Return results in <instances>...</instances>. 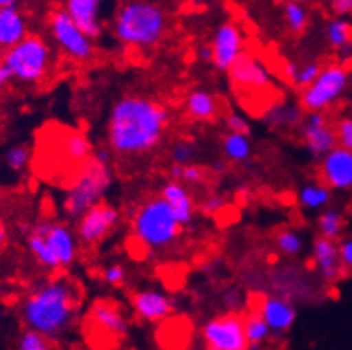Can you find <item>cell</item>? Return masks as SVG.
I'll use <instances>...</instances> for the list:
<instances>
[{
    "instance_id": "6da1fadb",
    "label": "cell",
    "mask_w": 352,
    "mask_h": 350,
    "mask_svg": "<svg viewBox=\"0 0 352 350\" xmlns=\"http://www.w3.org/2000/svg\"><path fill=\"white\" fill-rule=\"evenodd\" d=\"M170 127V112L162 102L142 95H126L109 114V149L116 156L133 158L153 153Z\"/></svg>"
},
{
    "instance_id": "7a4b0ae2",
    "label": "cell",
    "mask_w": 352,
    "mask_h": 350,
    "mask_svg": "<svg viewBox=\"0 0 352 350\" xmlns=\"http://www.w3.org/2000/svg\"><path fill=\"white\" fill-rule=\"evenodd\" d=\"M79 310L78 289L56 278L34 287L21 301L20 316L25 327L58 342L72 329Z\"/></svg>"
},
{
    "instance_id": "3957f363",
    "label": "cell",
    "mask_w": 352,
    "mask_h": 350,
    "mask_svg": "<svg viewBox=\"0 0 352 350\" xmlns=\"http://www.w3.org/2000/svg\"><path fill=\"white\" fill-rule=\"evenodd\" d=\"M166 27V14L158 4L149 0H130L118 11L113 30L124 46L149 50L162 43Z\"/></svg>"
},
{
    "instance_id": "277c9868",
    "label": "cell",
    "mask_w": 352,
    "mask_h": 350,
    "mask_svg": "<svg viewBox=\"0 0 352 350\" xmlns=\"http://www.w3.org/2000/svg\"><path fill=\"white\" fill-rule=\"evenodd\" d=\"M181 224L160 197L144 200L132 216L133 239L147 250H163L181 235Z\"/></svg>"
},
{
    "instance_id": "5b68a950",
    "label": "cell",
    "mask_w": 352,
    "mask_h": 350,
    "mask_svg": "<svg viewBox=\"0 0 352 350\" xmlns=\"http://www.w3.org/2000/svg\"><path fill=\"white\" fill-rule=\"evenodd\" d=\"M113 165L102 163L94 156L79 168L63 195L62 207L69 219H79L88 208L100 204L113 184Z\"/></svg>"
},
{
    "instance_id": "8992f818",
    "label": "cell",
    "mask_w": 352,
    "mask_h": 350,
    "mask_svg": "<svg viewBox=\"0 0 352 350\" xmlns=\"http://www.w3.org/2000/svg\"><path fill=\"white\" fill-rule=\"evenodd\" d=\"M50 44L41 35H27V37L8 50L2 56V62L9 69L12 81L21 85H39L46 79L51 69Z\"/></svg>"
},
{
    "instance_id": "52a82bcc",
    "label": "cell",
    "mask_w": 352,
    "mask_h": 350,
    "mask_svg": "<svg viewBox=\"0 0 352 350\" xmlns=\"http://www.w3.org/2000/svg\"><path fill=\"white\" fill-rule=\"evenodd\" d=\"M130 322L123 307L114 300H97L86 316V333L91 345H102V350L116 347L126 338Z\"/></svg>"
},
{
    "instance_id": "ba28073f",
    "label": "cell",
    "mask_w": 352,
    "mask_h": 350,
    "mask_svg": "<svg viewBox=\"0 0 352 350\" xmlns=\"http://www.w3.org/2000/svg\"><path fill=\"white\" fill-rule=\"evenodd\" d=\"M351 86V76L345 65L338 62L322 65L314 83L300 93V107L307 112H326L340 102Z\"/></svg>"
},
{
    "instance_id": "9c48e42d",
    "label": "cell",
    "mask_w": 352,
    "mask_h": 350,
    "mask_svg": "<svg viewBox=\"0 0 352 350\" xmlns=\"http://www.w3.org/2000/svg\"><path fill=\"white\" fill-rule=\"evenodd\" d=\"M50 32L56 46L63 54L78 63H86L94 60L95 46L94 41L86 37L78 25L74 23L65 9H54L50 14Z\"/></svg>"
},
{
    "instance_id": "30bf717a",
    "label": "cell",
    "mask_w": 352,
    "mask_h": 350,
    "mask_svg": "<svg viewBox=\"0 0 352 350\" xmlns=\"http://www.w3.org/2000/svg\"><path fill=\"white\" fill-rule=\"evenodd\" d=\"M206 350H249L244 331V316L225 312L214 316L201 326Z\"/></svg>"
},
{
    "instance_id": "8fae6325",
    "label": "cell",
    "mask_w": 352,
    "mask_h": 350,
    "mask_svg": "<svg viewBox=\"0 0 352 350\" xmlns=\"http://www.w3.org/2000/svg\"><path fill=\"white\" fill-rule=\"evenodd\" d=\"M121 223L120 208L113 204L102 200L94 205L78 219L76 233L78 240L85 245H97L102 240L107 239Z\"/></svg>"
},
{
    "instance_id": "7c38bea8",
    "label": "cell",
    "mask_w": 352,
    "mask_h": 350,
    "mask_svg": "<svg viewBox=\"0 0 352 350\" xmlns=\"http://www.w3.org/2000/svg\"><path fill=\"white\" fill-rule=\"evenodd\" d=\"M230 81L239 93H259L272 86L267 65L252 53H242L228 70Z\"/></svg>"
},
{
    "instance_id": "4fadbf2b",
    "label": "cell",
    "mask_w": 352,
    "mask_h": 350,
    "mask_svg": "<svg viewBox=\"0 0 352 350\" xmlns=\"http://www.w3.org/2000/svg\"><path fill=\"white\" fill-rule=\"evenodd\" d=\"M212 65L217 70L228 72L236 58L244 53V32L235 21H225L214 32L212 43Z\"/></svg>"
},
{
    "instance_id": "5bb4252c",
    "label": "cell",
    "mask_w": 352,
    "mask_h": 350,
    "mask_svg": "<svg viewBox=\"0 0 352 350\" xmlns=\"http://www.w3.org/2000/svg\"><path fill=\"white\" fill-rule=\"evenodd\" d=\"M302 139L314 158H322L337 147L335 128L329 124L326 112H307L302 121Z\"/></svg>"
},
{
    "instance_id": "9a60e30c",
    "label": "cell",
    "mask_w": 352,
    "mask_h": 350,
    "mask_svg": "<svg viewBox=\"0 0 352 350\" xmlns=\"http://www.w3.org/2000/svg\"><path fill=\"white\" fill-rule=\"evenodd\" d=\"M32 230L46 239L47 245L53 250L60 263V268L70 266L78 258V237L65 223H56V221H39Z\"/></svg>"
},
{
    "instance_id": "2e32d148",
    "label": "cell",
    "mask_w": 352,
    "mask_h": 350,
    "mask_svg": "<svg viewBox=\"0 0 352 350\" xmlns=\"http://www.w3.org/2000/svg\"><path fill=\"white\" fill-rule=\"evenodd\" d=\"M322 184L331 191H352V151L335 147L321 158L319 165Z\"/></svg>"
},
{
    "instance_id": "e0dca14e",
    "label": "cell",
    "mask_w": 352,
    "mask_h": 350,
    "mask_svg": "<svg viewBox=\"0 0 352 350\" xmlns=\"http://www.w3.org/2000/svg\"><path fill=\"white\" fill-rule=\"evenodd\" d=\"M132 307L140 320L149 324H158L172 314L174 301L170 296L158 289H140L132 296Z\"/></svg>"
},
{
    "instance_id": "ac0fdd59",
    "label": "cell",
    "mask_w": 352,
    "mask_h": 350,
    "mask_svg": "<svg viewBox=\"0 0 352 350\" xmlns=\"http://www.w3.org/2000/svg\"><path fill=\"white\" fill-rule=\"evenodd\" d=\"M102 9H104V0H67L65 2L67 14L91 41L104 34Z\"/></svg>"
},
{
    "instance_id": "d6986e66",
    "label": "cell",
    "mask_w": 352,
    "mask_h": 350,
    "mask_svg": "<svg viewBox=\"0 0 352 350\" xmlns=\"http://www.w3.org/2000/svg\"><path fill=\"white\" fill-rule=\"evenodd\" d=\"M258 316L270 327L272 335H284L293 327L296 320V308L287 298L263 296L258 305Z\"/></svg>"
},
{
    "instance_id": "ffe728a7",
    "label": "cell",
    "mask_w": 352,
    "mask_h": 350,
    "mask_svg": "<svg viewBox=\"0 0 352 350\" xmlns=\"http://www.w3.org/2000/svg\"><path fill=\"white\" fill-rule=\"evenodd\" d=\"M312 261L318 275L328 284L337 282L344 275L338 256V242L318 237L312 243Z\"/></svg>"
},
{
    "instance_id": "44dd1931",
    "label": "cell",
    "mask_w": 352,
    "mask_h": 350,
    "mask_svg": "<svg viewBox=\"0 0 352 350\" xmlns=\"http://www.w3.org/2000/svg\"><path fill=\"white\" fill-rule=\"evenodd\" d=\"M160 198L166 201V205L172 208L181 228L190 226L193 223L197 205H195L193 197H191L190 189L186 186L175 181L165 182L162 189H160Z\"/></svg>"
},
{
    "instance_id": "7402d4cb",
    "label": "cell",
    "mask_w": 352,
    "mask_h": 350,
    "mask_svg": "<svg viewBox=\"0 0 352 350\" xmlns=\"http://www.w3.org/2000/svg\"><path fill=\"white\" fill-rule=\"evenodd\" d=\"M28 35L27 19L16 8L0 9V50L8 51Z\"/></svg>"
},
{
    "instance_id": "603a6c76",
    "label": "cell",
    "mask_w": 352,
    "mask_h": 350,
    "mask_svg": "<svg viewBox=\"0 0 352 350\" xmlns=\"http://www.w3.org/2000/svg\"><path fill=\"white\" fill-rule=\"evenodd\" d=\"M58 149L74 165H85L94 156V142L82 131L63 130L58 139Z\"/></svg>"
},
{
    "instance_id": "cb8c5ba5",
    "label": "cell",
    "mask_w": 352,
    "mask_h": 350,
    "mask_svg": "<svg viewBox=\"0 0 352 350\" xmlns=\"http://www.w3.org/2000/svg\"><path fill=\"white\" fill-rule=\"evenodd\" d=\"M184 109L193 121L210 123L219 114V102L209 89L197 88L188 93L186 100H184Z\"/></svg>"
},
{
    "instance_id": "d4e9b609",
    "label": "cell",
    "mask_w": 352,
    "mask_h": 350,
    "mask_svg": "<svg viewBox=\"0 0 352 350\" xmlns=\"http://www.w3.org/2000/svg\"><path fill=\"white\" fill-rule=\"evenodd\" d=\"M303 118H305L303 116V109L291 104L270 105L261 114L263 123L270 128H294L302 124Z\"/></svg>"
},
{
    "instance_id": "484cf974",
    "label": "cell",
    "mask_w": 352,
    "mask_h": 350,
    "mask_svg": "<svg viewBox=\"0 0 352 350\" xmlns=\"http://www.w3.org/2000/svg\"><path fill=\"white\" fill-rule=\"evenodd\" d=\"M296 200H298L300 207L305 210H324L331 204L333 191L322 182H307L298 189Z\"/></svg>"
},
{
    "instance_id": "4316f807",
    "label": "cell",
    "mask_w": 352,
    "mask_h": 350,
    "mask_svg": "<svg viewBox=\"0 0 352 350\" xmlns=\"http://www.w3.org/2000/svg\"><path fill=\"white\" fill-rule=\"evenodd\" d=\"M322 65L318 60H303V62H286L284 76L294 88H307L319 76Z\"/></svg>"
},
{
    "instance_id": "83f0119b",
    "label": "cell",
    "mask_w": 352,
    "mask_h": 350,
    "mask_svg": "<svg viewBox=\"0 0 352 350\" xmlns=\"http://www.w3.org/2000/svg\"><path fill=\"white\" fill-rule=\"evenodd\" d=\"M27 249L32 254V258L35 259V263L39 266H43V268L50 270V272H54V270L60 268L58 259L53 254V250L50 249L46 239L35 230H32L30 233H28Z\"/></svg>"
},
{
    "instance_id": "f1b7e54d",
    "label": "cell",
    "mask_w": 352,
    "mask_h": 350,
    "mask_svg": "<svg viewBox=\"0 0 352 350\" xmlns=\"http://www.w3.org/2000/svg\"><path fill=\"white\" fill-rule=\"evenodd\" d=\"M345 230V217L338 208L328 207L319 214L318 217V231L319 237L328 240L340 242Z\"/></svg>"
},
{
    "instance_id": "f546056e",
    "label": "cell",
    "mask_w": 352,
    "mask_h": 350,
    "mask_svg": "<svg viewBox=\"0 0 352 350\" xmlns=\"http://www.w3.org/2000/svg\"><path fill=\"white\" fill-rule=\"evenodd\" d=\"M221 149L226 160L232 163H245L251 160L252 144L248 135L226 133L221 142Z\"/></svg>"
},
{
    "instance_id": "4dcf8cb0",
    "label": "cell",
    "mask_w": 352,
    "mask_h": 350,
    "mask_svg": "<svg viewBox=\"0 0 352 350\" xmlns=\"http://www.w3.org/2000/svg\"><path fill=\"white\" fill-rule=\"evenodd\" d=\"M244 331L249 350H259L272 336L270 327L258 316V312H249L244 316Z\"/></svg>"
},
{
    "instance_id": "1f68e13d",
    "label": "cell",
    "mask_w": 352,
    "mask_h": 350,
    "mask_svg": "<svg viewBox=\"0 0 352 350\" xmlns=\"http://www.w3.org/2000/svg\"><path fill=\"white\" fill-rule=\"evenodd\" d=\"M326 43L335 51H340L342 47L352 43V23L347 18H333L326 23L324 28Z\"/></svg>"
},
{
    "instance_id": "d6a6232c",
    "label": "cell",
    "mask_w": 352,
    "mask_h": 350,
    "mask_svg": "<svg viewBox=\"0 0 352 350\" xmlns=\"http://www.w3.org/2000/svg\"><path fill=\"white\" fill-rule=\"evenodd\" d=\"M283 16L291 34L300 35L309 27V11L300 0H287L283 8Z\"/></svg>"
},
{
    "instance_id": "836d02e7",
    "label": "cell",
    "mask_w": 352,
    "mask_h": 350,
    "mask_svg": "<svg viewBox=\"0 0 352 350\" xmlns=\"http://www.w3.org/2000/svg\"><path fill=\"white\" fill-rule=\"evenodd\" d=\"M305 249L303 237L296 230H280L275 235V250L284 258H298Z\"/></svg>"
},
{
    "instance_id": "e575fe53",
    "label": "cell",
    "mask_w": 352,
    "mask_h": 350,
    "mask_svg": "<svg viewBox=\"0 0 352 350\" xmlns=\"http://www.w3.org/2000/svg\"><path fill=\"white\" fill-rule=\"evenodd\" d=\"M206 166L197 165V163H190V165H175V163H172L170 168H168V179L175 182H181L184 186L201 184V182L206 181Z\"/></svg>"
},
{
    "instance_id": "d590c367",
    "label": "cell",
    "mask_w": 352,
    "mask_h": 350,
    "mask_svg": "<svg viewBox=\"0 0 352 350\" xmlns=\"http://www.w3.org/2000/svg\"><path fill=\"white\" fill-rule=\"evenodd\" d=\"M30 149L27 146H23V144H14L4 154L6 166L9 170H12V172H23V170H27V166L30 165Z\"/></svg>"
},
{
    "instance_id": "8d00e7d4",
    "label": "cell",
    "mask_w": 352,
    "mask_h": 350,
    "mask_svg": "<svg viewBox=\"0 0 352 350\" xmlns=\"http://www.w3.org/2000/svg\"><path fill=\"white\" fill-rule=\"evenodd\" d=\"M16 350H53V342L39 333L25 329L16 340Z\"/></svg>"
},
{
    "instance_id": "74e56055",
    "label": "cell",
    "mask_w": 352,
    "mask_h": 350,
    "mask_svg": "<svg viewBox=\"0 0 352 350\" xmlns=\"http://www.w3.org/2000/svg\"><path fill=\"white\" fill-rule=\"evenodd\" d=\"M170 158L172 163H175V165H190V163H195V158H197V146L191 140H177L170 147Z\"/></svg>"
},
{
    "instance_id": "f35d334b",
    "label": "cell",
    "mask_w": 352,
    "mask_h": 350,
    "mask_svg": "<svg viewBox=\"0 0 352 350\" xmlns=\"http://www.w3.org/2000/svg\"><path fill=\"white\" fill-rule=\"evenodd\" d=\"M335 137H337V146L342 149L352 151V120L349 116H344L335 124Z\"/></svg>"
},
{
    "instance_id": "ab89813d",
    "label": "cell",
    "mask_w": 352,
    "mask_h": 350,
    "mask_svg": "<svg viewBox=\"0 0 352 350\" xmlns=\"http://www.w3.org/2000/svg\"><path fill=\"white\" fill-rule=\"evenodd\" d=\"M221 303L226 308V312L240 314L245 303L244 293L239 287H228L225 293L221 294Z\"/></svg>"
},
{
    "instance_id": "60d3db41",
    "label": "cell",
    "mask_w": 352,
    "mask_h": 350,
    "mask_svg": "<svg viewBox=\"0 0 352 350\" xmlns=\"http://www.w3.org/2000/svg\"><path fill=\"white\" fill-rule=\"evenodd\" d=\"M225 127L228 133L248 135V137L251 133V124H249L248 118L240 114V112H228L225 116Z\"/></svg>"
},
{
    "instance_id": "b9f144b4",
    "label": "cell",
    "mask_w": 352,
    "mask_h": 350,
    "mask_svg": "<svg viewBox=\"0 0 352 350\" xmlns=\"http://www.w3.org/2000/svg\"><path fill=\"white\" fill-rule=\"evenodd\" d=\"M102 278H104L105 284L111 285V287H120V285H123L124 281H126V270H124V266L120 265V263H111V265L105 266L104 272H102Z\"/></svg>"
},
{
    "instance_id": "7bdbcfd3",
    "label": "cell",
    "mask_w": 352,
    "mask_h": 350,
    "mask_svg": "<svg viewBox=\"0 0 352 350\" xmlns=\"http://www.w3.org/2000/svg\"><path fill=\"white\" fill-rule=\"evenodd\" d=\"M226 207V200L221 195H217V193H214V195H209V197L206 198V200L201 201L200 205V210L206 214V216H217L223 208Z\"/></svg>"
},
{
    "instance_id": "ee69618b",
    "label": "cell",
    "mask_w": 352,
    "mask_h": 350,
    "mask_svg": "<svg viewBox=\"0 0 352 350\" xmlns=\"http://www.w3.org/2000/svg\"><path fill=\"white\" fill-rule=\"evenodd\" d=\"M338 256L344 272L352 274V239H344L338 242Z\"/></svg>"
},
{
    "instance_id": "f6af8a7d",
    "label": "cell",
    "mask_w": 352,
    "mask_h": 350,
    "mask_svg": "<svg viewBox=\"0 0 352 350\" xmlns=\"http://www.w3.org/2000/svg\"><path fill=\"white\" fill-rule=\"evenodd\" d=\"M331 11L335 18H347L352 14V0H331Z\"/></svg>"
},
{
    "instance_id": "bcb514c9",
    "label": "cell",
    "mask_w": 352,
    "mask_h": 350,
    "mask_svg": "<svg viewBox=\"0 0 352 350\" xmlns=\"http://www.w3.org/2000/svg\"><path fill=\"white\" fill-rule=\"evenodd\" d=\"M338 56H340V65H347V63L352 62V43H349L347 46L342 47L340 51H337Z\"/></svg>"
},
{
    "instance_id": "7dc6e473",
    "label": "cell",
    "mask_w": 352,
    "mask_h": 350,
    "mask_svg": "<svg viewBox=\"0 0 352 350\" xmlns=\"http://www.w3.org/2000/svg\"><path fill=\"white\" fill-rule=\"evenodd\" d=\"M12 81V76L4 63H0V89H4Z\"/></svg>"
},
{
    "instance_id": "c3c4849f",
    "label": "cell",
    "mask_w": 352,
    "mask_h": 350,
    "mask_svg": "<svg viewBox=\"0 0 352 350\" xmlns=\"http://www.w3.org/2000/svg\"><path fill=\"white\" fill-rule=\"evenodd\" d=\"M198 58H200L201 62L212 63V50H210V46H201L198 50Z\"/></svg>"
},
{
    "instance_id": "681fc988",
    "label": "cell",
    "mask_w": 352,
    "mask_h": 350,
    "mask_svg": "<svg viewBox=\"0 0 352 350\" xmlns=\"http://www.w3.org/2000/svg\"><path fill=\"white\" fill-rule=\"evenodd\" d=\"M8 240H9V237H8V230H6L4 223H2V221H0V252H2V250H4V247H6V245H8Z\"/></svg>"
},
{
    "instance_id": "f907efd6",
    "label": "cell",
    "mask_w": 352,
    "mask_h": 350,
    "mask_svg": "<svg viewBox=\"0 0 352 350\" xmlns=\"http://www.w3.org/2000/svg\"><path fill=\"white\" fill-rule=\"evenodd\" d=\"M212 170L216 173H225L226 172V166H225V163H223V162H214Z\"/></svg>"
},
{
    "instance_id": "816d5d0a",
    "label": "cell",
    "mask_w": 352,
    "mask_h": 350,
    "mask_svg": "<svg viewBox=\"0 0 352 350\" xmlns=\"http://www.w3.org/2000/svg\"><path fill=\"white\" fill-rule=\"evenodd\" d=\"M20 0H0V9L4 8H14L16 4H18Z\"/></svg>"
},
{
    "instance_id": "f5cc1de1",
    "label": "cell",
    "mask_w": 352,
    "mask_h": 350,
    "mask_svg": "<svg viewBox=\"0 0 352 350\" xmlns=\"http://www.w3.org/2000/svg\"><path fill=\"white\" fill-rule=\"evenodd\" d=\"M349 76H351V83H352V62H351V69H349Z\"/></svg>"
},
{
    "instance_id": "db71d44e",
    "label": "cell",
    "mask_w": 352,
    "mask_h": 350,
    "mask_svg": "<svg viewBox=\"0 0 352 350\" xmlns=\"http://www.w3.org/2000/svg\"><path fill=\"white\" fill-rule=\"evenodd\" d=\"M349 118H351V120H352V111H351V114H349Z\"/></svg>"
},
{
    "instance_id": "11a10c76",
    "label": "cell",
    "mask_w": 352,
    "mask_h": 350,
    "mask_svg": "<svg viewBox=\"0 0 352 350\" xmlns=\"http://www.w3.org/2000/svg\"><path fill=\"white\" fill-rule=\"evenodd\" d=\"M274 2H279V0H274Z\"/></svg>"
}]
</instances>
